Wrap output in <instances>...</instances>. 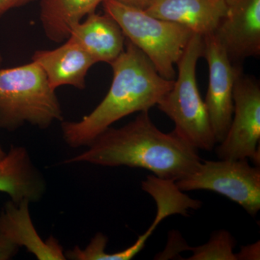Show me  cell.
Returning <instances> with one entry per match:
<instances>
[{
  "instance_id": "1",
  "label": "cell",
  "mask_w": 260,
  "mask_h": 260,
  "mask_svg": "<svg viewBox=\"0 0 260 260\" xmlns=\"http://www.w3.org/2000/svg\"><path fill=\"white\" fill-rule=\"evenodd\" d=\"M202 160L198 150L174 131L162 133L153 124L149 111H144L126 125L108 128L86 150L63 164L142 168L176 182L190 175Z\"/></svg>"
},
{
  "instance_id": "2",
  "label": "cell",
  "mask_w": 260,
  "mask_h": 260,
  "mask_svg": "<svg viewBox=\"0 0 260 260\" xmlns=\"http://www.w3.org/2000/svg\"><path fill=\"white\" fill-rule=\"evenodd\" d=\"M110 65L112 83L102 102L81 120L61 123L63 139L71 148L88 147L116 121L150 110L174 86V80L160 76L148 56L126 39L124 50Z\"/></svg>"
},
{
  "instance_id": "3",
  "label": "cell",
  "mask_w": 260,
  "mask_h": 260,
  "mask_svg": "<svg viewBox=\"0 0 260 260\" xmlns=\"http://www.w3.org/2000/svg\"><path fill=\"white\" fill-rule=\"evenodd\" d=\"M63 121L55 90L37 63L0 68V128L15 131L30 124L47 129Z\"/></svg>"
},
{
  "instance_id": "4",
  "label": "cell",
  "mask_w": 260,
  "mask_h": 260,
  "mask_svg": "<svg viewBox=\"0 0 260 260\" xmlns=\"http://www.w3.org/2000/svg\"><path fill=\"white\" fill-rule=\"evenodd\" d=\"M202 51L203 37L194 34L177 63V79L174 86L156 107L174 121V132L178 136L197 150L211 151L216 141L196 78Z\"/></svg>"
},
{
  "instance_id": "5",
  "label": "cell",
  "mask_w": 260,
  "mask_h": 260,
  "mask_svg": "<svg viewBox=\"0 0 260 260\" xmlns=\"http://www.w3.org/2000/svg\"><path fill=\"white\" fill-rule=\"evenodd\" d=\"M104 13L116 20L124 37L148 56L162 78L174 80V65L194 32L181 24L148 15L116 0H104Z\"/></svg>"
},
{
  "instance_id": "6",
  "label": "cell",
  "mask_w": 260,
  "mask_h": 260,
  "mask_svg": "<svg viewBox=\"0 0 260 260\" xmlns=\"http://www.w3.org/2000/svg\"><path fill=\"white\" fill-rule=\"evenodd\" d=\"M182 191H215L241 205L251 216L260 209V169L248 159L202 160L190 175L176 181Z\"/></svg>"
},
{
  "instance_id": "7",
  "label": "cell",
  "mask_w": 260,
  "mask_h": 260,
  "mask_svg": "<svg viewBox=\"0 0 260 260\" xmlns=\"http://www.w3.org/2000/svg\"><path fill=\"white\" fill-rule=\"evenodd\" d=\"M234 112L225 138L218 143L219 159H251L259 167L260 85L239 67L233 90Z\"/></svg>"
},
{
  "instance_id": "8",
  "label": "cell",
  "mask_w": 260,
  "mask_h": 260,
  "mask_svg": "<svg viewBox=\"0 0 260 260\" xmlns=\"http://www.w3.org/2000/svg\"><path fill=\"white\" fill-rule=\"evenodd\" d=\"M203 37L202 57L209 69V84L204 101L216 143L226 135L234 112L233 90L239 67L233 65L213 34Z\"/></svg>"
},
{
  "instance_id": "9",
  "label": "cell",
  "mask_w": 260,
  "mask_h": 260,
  "mask_svg": "<svg viewBox=\"0 0 260 260\" xmlns=\"http://www.w3.org/2000/svg\"><path fill=\"white\" fill-rule=\"evenodd\" d=\"M226 11L214 35L235 66L260 55V0H225Z\"/></svg>"
},
{
  "instance_id": "10",
  "label": "cell",
  "mask_w": 260,
  "mask_h": 260,
  "mask_svg": "<svg viewBox=\"0 0 260 260\" xmlns=\"http://www.w3.org/2000/svg\"><path fill=\"white\" fill-rule=\"evenodd\" d=\"M47 191L42 173L30 159L28 150L22 146H11L0 160V192L10 196L18 204L23 200L37 203Z\"/></svg>"
},
{
  "instance_id": "11",
  "label": "cell",
  "mask_w": 260,
  "mask_h": 260,
  "mask_svg": "<svg viewBox=\"0 0 260 260\" xmlns=\"http://www.w3.org/2000/svg\"><path fill=\"white\" fill-rule=\"evenodd\" d=\"M28 200L18 204L10 200L0 213V232L18 247H25L39 260L66 259L62 246L51 237L43 240L39 237L29 212Z\"/></svg>"
},
{
  "instance_id": "12",
  "label": "cell",
  "mask_w": 260,
  "mask_h": 260,
  "mask_svg": "<svg viewBox=\"0 0 260 260\" xmlns=\"http://www.w3.org/2000/svg\"><path fill=\"white\" fill-rule=\"evenodd\" d=\"M31 59L41 67L54 90L63 85L83 90L88 70L96 64L83 48L68 40L52 50L36 51Z\"/></svg>"
},
{
  "instance_id": "13",
  "label": "cell",
  "mask_w": 260,
  "mask_h": 260,
  "mask_svg": "<svg viewBox=\"0 0 260 260\" xmlns=\"http://www.w3.org/2000/svg\"><path fill=\"white\" fill-rule=\"evenodd\" d=\"M155 18L184 25L201 37L213 34L225 14V0H153L145 10Z\"/></svg>"
},
{
  "instance_id": "14",
  "label": "cell",
  "mask_w": 260,
  "mask_h": 260,
  "mask_svg": "<svg viewBox=\"0 0 260 260\" xmlns=\"http://www.w3.org/2000/svg\"><path fill=\"white\" fill-rule=\"evenodd\" d=\"M68 40L83 48L95 62L110 64L124 50L126 38L110 15L95 12L72 28Z\"/></svg>"
},
{
  "instance_id": "15",
  "label": "cell",
  "mask_w": 260,
  "mask_h": 260,
  "mask_svg": "<svg viewBox=\"0 0 260 260\" xmlns=\"http://www.w3.org/2000/svg\"><path fill=\"white\" fill-rule=\"evenodd\" d=\"M142 189L155 200L158 210L155 220L147 232L129 246V250L134 256L145 247V243L164 219L176 214L187 216L189 210L199 209L202 205L199 200L191 199L184 194L174 181L159 179L154 175L148 176L142 182Z\"/></svg>"
},
{
  "instance_id": "16",
  "label": "cell",
  "mask_w": 260,
  "mask_h": 260,
  "mask_svg": "<svg viewBox=\"0 0 260 260\" xmlns=\"http://www.w3.org/2000/svg\"><path fill=\"white\" fill-rule=\"evenodd\" d=\"M104 0H41L40 21L51 42L61 44L70 37L72 28L84 18L95 13Z\"/></svg>"
},
{
  "instance_id": "17",
  "label": "cell",
  "mask_w": 260,
  "mask_h": 260,
  "mask_svg": "<svg viewBox=\"0 0 260 260\" xmlns=\"http://www.w3.org/2000/svg\"><path fill=\"white\" fill-rule=\"evenodd\" d=\"M236 240L228 231H216L203 245L189 247L193 252L189 260H237Z\"/></svg>"
},
{
  "instance_id": "18",
  "label": "cell",
  "mask_w": 260,
  "mask_h": 260,
  "mask_svg": "<svg viewBox=\"0 0 260 260\" xmlns=\"http://www.w3.org/2000/svg\"><path fill=\"white\" fill-rule=\"evenodd\" d=\"M189 246L186 245V242L183 239L179 234H172L169 239V244H168L166 250L162 252L161 254H159V259H169V258L174 257L177 255L181 251L188 250Z\"/></svg>"
},
{
  "instance_id": "19",
  "label": "cell",
  "mask_w": 260,
  "mask_h": 260,
  "mask_svg": "<svg viewBox=\"0 0 260 260\" xmlns=\"http://www.w3.org/2000/svg\"><path fill=\"white\" fill-rule=\"evenodd\" d=\"M20 247L0 232V260L11 259L16 255Z\"/></svg>"
},
{
  "instance_id": "20",
  "label": "cell",
  "mask_w": 260,
  "mask_h": 260,
  "mask_svg": "<svg viewBox=\"0 0 260 260\" xmlns=\"http://www.w3.org/2000/svg\"><path fill=\"white\" fill-rule=\"evenodd\" d=\"M237 260L260 259L259 241L249 245L242 246L239 252L236 253Z\"/></svg>"
},
{
  "instance_id": "21",
  "label": "cell",
  "mask_w": 260,
  "mask_h": 260,
  "mask_svg": "<svg viewBox=\"0 0 260 260\" xmlns=\"http://www.w3.org/2000/svg\"><path fill=\"white\" fill-rule=\"evenodd\" d=\"M36 0H0V18L10 10L20 8Z\"/></svg>"
},
{
  "instance_id": "22",
  "label": "cell",
  "mask_w": 260,
  "mask_h": 260,
  "mask_svg": "<svg viewBox=\"0 0 260 260\" xmlns=\"http://www.w3.org/2000/svg\"><path fill=\"white\" fill-rule=\"evenodd\" d=\"M128 6L145 10L153 3V0H116Z\"/></svg>"
},
{
  "instance_id": "23",
  "label": "cell",
  "mask_w": 260,
  "mask_h": 260,
  "mask_svg": "<svg viewBox=\"0 0 260 260\" xmlns=\"http://www.w3.org/2000/svg\"><path fill=\"white\" fill-rule=\"evenodd\" d=\"M5 154H6V153H5L4 150L2 148L1 145H0V160H1L2 158H4Z\"/></svg>"
},
{
  "instance_id": "24",
  "label": "cell",
  "mask_w": 260,
  "mask_h": 260,
  "mask_svg": "<svg viewBox=\"0 0 260 260\" xmlns=\"http://www.w3.org/2000/svg\"><path fill=\"white\" fill-rule=\"evenodd\" d=\"M3 56L0 54V68H2V65H3Z\"/></svg>"
}]
</instances>
